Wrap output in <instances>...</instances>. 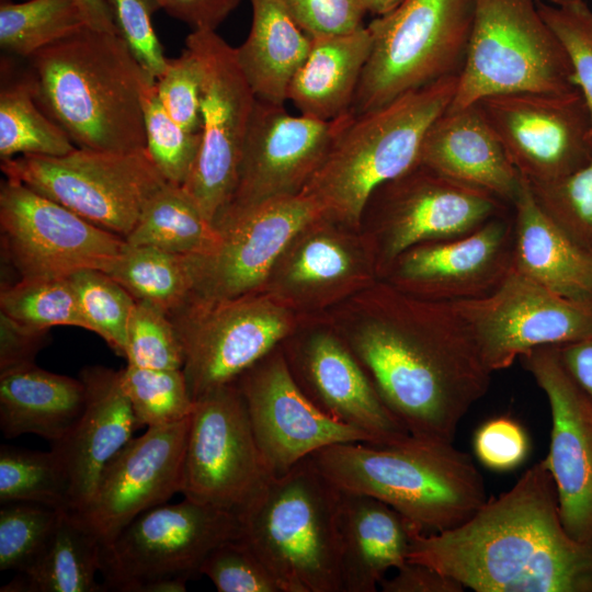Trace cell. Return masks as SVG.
<instances>
[{
	"label": "cell",
	"instance_id": "cell-1",
	"mask_svg": "<svg viewBox=\"0 0 592 592\" xmlns=\"http://www.w3.org/2000/svg\"><path fill=\"white\" fill-rule=\"evenodd\" d=\"M408 561L476 592H592V543L563 527L544 459L459 526L436 533L414 527Z\"/></svg>",
	"mask_w": 592,
	"mask_h": 592
},
{
	"label": "cell",
	"instance_id": "cell-2",
	"mask_svg": "<svg viewBox=\"0 0 592 592\" xmlns=\"http://www.w3.org/2000/svg\"><path fill=\"white\" fill-rule=\"evenodd\" d=\"M378 305L349 345L411 436L453 443L460 420L488 391L492 372L451 304L394 287Z\"/></svg>",
	"mask_w": 592,
	"mask_h": 592
},
{
	"label": "cell",
	"instance_id": "cell-3",
	"mask_svg": "<svg viewBox=\"0 0 592 592\" xmlns=\"http://www.w3.org/2000/svg\"><path fill=\"white\" fill-rule=\"evenodd\" d=\"M29 60L39 107L76 147L146 149L141 92L151 77L118 34L84 25Z\"/></svg>",
	"mask_w": 592,
	"mask_h": 592
},
{
	"label": "cell",
	"instance_id": "cell-4",
	"mask_svg": "<svg viewBox=\"0 0 592 592\" xmlns=\"http://www.w3.org/2000/svg\"><path fill=\"white\" fill-rule=\"evenodd\" d=\"M310 457L339 490L376 498L424 533L459 526L487 501L480 471L453 443H338Z\"/></svg>",
	"mask_w": 592,
	"mask_h": 592
},
{
	"label": "cell",
	"instance_id": "cell-5",
	"mask_svg": "<svg viewBox=\"0 0 592 592\" xmlns=\"http://www.w3.org/2000/svg\"><path fill=\"white\" fill-rule=\"evenodd\" d=\"M458 75L407 92L372 111L351 114L303 194L323 219L361 223L373 192L418 162L424 136L451 105Z\"/></svg>",
	"mask_w": 592,
	"mask_h": 592
},
{
	"label": "cell",
	"instance_id": "cell-6",
	"mask_svg": "<svg viewBox=\"0 0 592 592\" xmlns=\"http://www.w3.org/2000/svg\"><path fill=\"white\" fill-rule=\"evenodd\" d=\"M341 491L307 457L239 512L242 537L282 592H342Z\"/></svg>",
	"mask_w": 592,
	"mask_h": 592
},
{
	"label": "cell",
	"instance_id": "cell-7",
	"mask_svg": "<svg viewBox=\"0 0 592 592\" xmlns=\"http://www.w3.org/2000/svg\"><path fill=\"white\" fill-rule=\"evenodd\" d=\"M537 0H474L473 24L451 109L496 94L578 89L568 55Z\"/></svg>",
	"mask_w": 592,
	"mask_h": 592
},
{
	"label": "cell",
	"instance_id": "cell-8",
	"mask_svg": "<svg viewBox=\"0 0 592 592\" xmlns=\"http://www.w3.org/2000/svg\"><path fill=\"white\" fill-rule=\"evenodd\" d=\"M474 0H403L368 27L373 47L351 106L358 115L446 77L459 75Z\"/></svg>",
	"mask_w": 592,
	"mask_h": 592
},
{
	"label": "cell",
	"instance_id": "cell-9",
	"mask_svg": "<svg viewBox=\"0 0 592 592\" xmlns=\"http://www.w3.org/2000/svg\"><path fill=\"white\" fill-rule=\"evenodd\" d=\"M242 535L239 513L184 498L134 519L102 547L101 573L109 590L184 592L207 555Z\"/></svg>",
	"mask_w": 592,
	"mask_h": 592
},
{
	"label": "cell",
	"instance_id": "cell-10",
	"mask_svg": "<svg viewBox=\"0 0 592 592\" xmlns=\"http://www.w3.org/2000/svg\"><path fill=\"white\" fill-rule=\"evenodd\" d=\"M0 167L5 178L124 239L167 182L146 149L111 152L76 147L58 157L18 156Z\"/></svg>",
	"mask_w": 592,
	"mask_h": 592
},
{
	"label": "cell",
	"instance_id": "cell-11",
	"mask_svg": "<svg viewBox=\"0 0 592 592\" xmlns=\"http://www.w3.org/2000/svg\"><path fill=\"white\" fill-rule=\"evenodd\" d=\"M185 45L200 59L204 76L201 147L182 187L214 224L234 195L257 98L238 64L236 48L216 31H192Z\"/></svg>",
	"mask_w": 592,
	"mask_h": 592
},
{
	"label": "cell",
	"instance_id": "cell-12",
	"mask_svg": "<svg viewBox=\"0 0 592 592\" xmlns=\"http://www.w3.org/2000/svg\"><path fill=\"white\" fill-rule=\"evenodd\" d=\"M180 337L193 400L234 383L277 349L293 325L287 309L254 293L226 299L191 298L170 315Z\"/></svg>",
	"mask_w": 592,
	"mask_h": 592
},
{
	"label": "cell",
	"instance_id": "cell-13",
	"mask_svg": "<svg viewBox=\"0 0 592 592\" xmlns=\"http://www.w3.org/2000/svg\"><path fill=\"white\" fill-rule=\"evenodd\" d=\"M0 232L2 254L18 280L105 271L126 244L124 238L8 178L0 185Z\"/></svg>",
	"mask_w": 592,
	"mask_h": 592
},
{
	"label": "cell",
	"instance_id": "cell-14",
	"mask_svg": "<svg viewBox=\"0 0 592 592\" xmlns=\"http://www.w3.org/2000/svg\"><path fill=\"white\" fill-rule=\"evenodd\" d=\"M272 477L236 384L195 400L184 456V498L239 513Z\"/></svg>",
	"mask_w": 592,
	"mask_h": 592
},
{
	"label": "cell",
	"instance_id": "cell-15",
	"mask_svg": "<svg viewBox=\"0 0 592 592\" xmlns=\"http://www.w3.org/2000/svg\"><path fill=\"white\" fill-rule=\"evenodd\" d=\"M365 209L375 219L378 263L388 270L408 249L467 235L512 207L483 190L417 163L378 186Z\"/></svg>",
	"mask_w": 592,
	"mask_h": 592
},
{
	"label": "cell",
	"instance_id": "cell-16",
	"mask_svg": "<svg viewBox=\"0 0 592 592\" xmlns=\"http://www.w3.org/2000/svg\"><path fill=\"white\" fill-rule=\"evenodd\" d=\"M323 219L319 206L303 193L270 198L216 217L215 247L194 255L192 298H235L258 291L271 276L292 241Z\"/></svg>",
	"mask_w": 592,
	"mask_h": 592
},
{
	"label": "cell",
	"instance_id": "cell-17",
	"mask_svg": "<svg viewBox=\"0 0 592 592\" xmlns=\"http://www.w3.org/2000/svg\"><path fill=\"white\" fill-rule=\"evenodd\" d=\"M449 304L492 373L535 348L592 337V305L563 297L515 270L489 295Z\"/></svg>",
	"mask_w": 592,
	"mask_h": 592
},
{
	"label": "cell",
	"instance_id": "cell-18",
	"mask_svg": "<svg viewBox=\"0 0 592 592\" xmlns=\"http://www.w3.org/2000/svg\"><path fill=\"white\" fill-rule=\"evenodd\" d=\"M476 103L528 183L563 178L592 161L590 114L579 89L496 94Z\"/></svg>",
	"mask_w": 592,
	"mask_h": 592
},
{
	"label": "cell",
	"instance_id": "cell-19",
	"mask_svg": "<svg viewBox=\"0 0 592 592\" xmlns=\"http://www.w3.org/2000/svg\"><path fill=\"white\" fill-rule=\"evenodd\" d=\"M266 468L281 476L319 449L338 444H373L365 433L320 410L295 380L275 349L235 382Z\"/></svg>",
	"mask_w": 592,
	"mask_h": 592
},
{
	"label": "cell",
	"instance_id": "cell-20",
	"mask_svg": "<svg viewBox=\"0 0 592 592\" xmlns=\"http://www.w3.org/2000/svg\"><path fill=\"white\" fill-rule=\"evenodd\" d=\"M350 115L351 112L322 121L292 115L284 105L257 99L242 147L237 185L225 208L301 193Z\"/></svg>",
	"mask_w": 592,
	"mask_h": 592
},
{
	"label": "cell",
	"instance_id": "cell-21",
	"mask_svg": "<svg viewBox=\"0 0 592 592\" xmlns=\"http://www.w3.org/2000/svg\"><path fill=\"white\" fill-rule=\"evenodd\" d=\"M520 360L549 402L550 444L544 460L561 522L572 538L592 543V400L563 366L557 345L535 348Z\"/></svg>",
	"mask_w": 592,
	"mask_h": 592
},
{
	"label": "cell",
	"instance_id": "cell-22",
	"mask_svg": "<svg viewBox=\"0 0 592 592\" xmlns=\"http://www.w3.org/2000/svg\"><path fill=\"white\" fill-rule=\"evenodd\" d=\"M513 214L497 216L455 238L426 241L387 270L395 288L415 298L456 303L496 291L513 270Z\"/></svg>",
	"mask_w": 592,
	"mask_h": 592
},
{
	"label": "cell",
	"instance_id": "cell-23",
	"mask_svg": "<svg viewBox=\"0 0 592 592\" xmlns=\"http://www.w3.org/2000/svg\"><path fill=\"white\" fill-rule=\"evenodd\" d=\"M190 417L147 428L107 464L91 501L79 512L102 547L138 515L182 491Z\"/></svg>",
	"mask_w": 592,
	"mask_h": 592
},
{
	"label": "cell",
	"instance_id": "cell-24",
	"mask_svg": "<svg viewBox=\"0 0 592 592\" xmlns=\"http://www.w3.org/2000/svg\"><path fill=\"white\" fill-rule=\"evenodd\" d=\"M283 353L299 387L332 419L365 433L374 445H396L411 437L351 346L335 335L317 332Z\"/></svg>",
	"mask_w": 592,
	"mask_h": 592
},
{
	"label": "cell",
	"instance_id": "cell-25",
	"mask_svg": "<svg viewBox=\"0 0 592 592\" xmlns=\"http://www.w3.org/2000/svg\"><path fill=\"white\" fill-rule=\"evenodd\" d=\"M79 378L86 388L83 411L70 431L52 443L67 479L69 509L78 512L91 501L107 464L140 428L119 371L87 366Z\"/></svg>",
	"mask_w": 592,
	"mask_h": 592
},
{
	"label": "cell",
	"instance_id": "cell-26",
	"mask_svg": "<svg viewBox=\"0 0 592 592\" xmlns=\"http://www.w3.org/2000/svg\"><path fill=\"white\" fill-rule=\"evenodd\" d=\"M512 207L523 178L477 103L449 106L429 127L418 162Z\"/></svg>",
	"mask_w": 592,
	"mask_h": 592
},
{
	"label": "cell",
	"instance_id": "cell-27",
	"mask_svg": "<svg viewBox=\"0 0 592 592\" xmlns=\"http://www.w3.org/2000/svg\"><path fill=\"white\" fill-rule=\"evenodd\" d=\"M339 527L342 592H375L388 570L408 561L417 526L376 498L341 491Z\"/></svg>",
	"mask_w": 592,
	"mask_h": 592
},
{
	"label": "cell",
	"instance_id": "cell-28",
	"mask_svg": "<svg viewBox=\"0 0 592 592\" xmlns=\"http://www.w3.org/2000/svg\"><path fill=\"white\" fill-rule=\"evenodd\" d=\"M512 214L513 270L563 297L592 305V254L546 215L524 179Z\"/></svg>",
	"mask_w": 592,
	"mask_h": 592
},
{
	"label": "cell",
	"instance_id": "cell-29",
	"mask_svg": "<svg viewBox=\"0 0 592 592\" xmlns=\"http://www.w3.org/2000/svg\"><path fill=\"white\" fill-rule=\"evenodd\" d=\"M84 403L80 378L34 363L0 372V429L7 439L31 433L55 443L77 422Z\"/></svg>",
	"mask_w": 592,
	"mask_h": 592
},
{
	"label": "cell",
	"instance_id": "cell-30",
	"mask_svg": "<svg viewBox=\"0 0 592 592\" xmlns=\"http://www.w3.org/2000/svg\"><path fill=\"white\" fill-rule=\"evenodd\" d=\"M373 47L368 25L343 35L311 38L310 50L287 92L299 114L332 121L350 112Z\"/></svg>",
	"mask_w": 592,
	"mask_h": 592
},
{
	"label": "cell",
	"instance_id": "cell-31",
	"mask_svg": "<svg viewBox=\"0 0 592 592\" xmlns=\"http://www.w3.org/2000/svg\"><path fill=\"white\" fill-rule=\"evenodd\" d=\"M249 1L252 23L248 37L236 48L238 64L258 100L284 105L311 38L281 0Z\"/></svg>",
	"mask_w": 592,
	"mask_h": 592
},
{
	"label": "cell",
	"instance_id": "cell-32",
	"mask_svg": "<svg viewBox=\"0 0 592 592\" xmlns=\"http://www.w3.org/2000/svg\"><path fill=\"white\" fill-rule=\"evenodd\" d=\"M102 543L78 511L61 510L34 561L1 592H98Z\"/></svg>",
	"mask_w": 592,
	"mask_h": 592
},
{
	"label": "cell",
	"instance_id": "cell-33",
	"mask_svg": "<svg viewBox=\"0 0 592 592\" xmlns=\"http://www.w3.org/2000/svg\"><path fill=\"white\" fill-rule=\"evenodd\" d=\"M76 148L67 134L39 107L29 68L13 76L1 60L0 159L24 155L58 157Z\"/></svg>",
	"mask_w": 592,
	"mask_h": 592
},
{
	"label": "cell",
	"instance_id": "cell-34",
	"mask_svg": "<svg viewBox=\"0 0 592 592\" xmlns=\"http://www.w3.org/2000/svg\"><path fill=\"white\" fill-rule=\"evenodd\" d=\"M103 272L136 300L152 304L169 316L186 305L194 295V255L126 243Z\"/></svg>",
	"mask_w": 592,
	"mask_h": 592
},
{
	"label": "cell",
	"instance_id": "cell-35",
	"mask_svg": "<svg viewBox=\"0 0 592 592\" xmlns=\"http://www.w3.org/2000/svg\"><path fill=\"white\" fill-rule=\"evenodd\" d=\"M218 231L181 185L166 182L149 200L126 236L130 246H148L184 255L209 252Z\"/></svg>",
	"mask_w": 592,
	"mask_h": 592
},
{
	"label": "cell",
	"instance_id": "cell-36",
	"mask_svg": "<svg viewBox=\"0 0 592 592\" xmlns=\"http://www.w3.org/2000/svg\"><path fill=\"white\" fill-rule=\"evenodd\" d=\"M86 24L76 0L2 1L0 46L10 55L30 58Z\"/></svg>",
	"mask_w": 592,
	"mask_h": 592
},
{
	"label": "cell",
	"instance_id": "cell-37",
	"mask_svg": "<svg viewBox=\"0 0 592 592\" xmlns=\"http://www.w3.org/2000/svg\"><path fill=\"white\" fill-rule=\"evenodd\" d=\"M321 220L303 230L287 247L273 272L285 288L310 291L348 278L355 267L349 246L321 228ZM271 274V275H272Z\"/></svg>",
	"mask_w": 592,
	"mask_h": 592
},
{
	"label": "cell",
	"instance_id": "cell-38",
	"mask_svg": "<svg viewBox=\"0 0 592 592\" xmlns=\"http://www.w3.org/2000/svg\"><path fill=\"white\" fill-rule=\"evenodd\" d=\"M0 314L38 332L57 326L87 330L69 277L21 278L2 284Z\"/></svg>",
	"mask_w": 592,
	"mask_h": 592
},
{
	"label": "cell",
	"instance_id": "cell-39",
	"mask_svg": "<svg viewBox=\"0 0 592 592\" xmlns=\"http://www.w3.org/2000/svg\"><path fill=\"white\" fill-rule=\"evenodd\" d=\"M30 502L69 509L64 469L50 449L0 448V503Z\"/></svg>",
	"mask_w": 592,
	"mask_h": 592
},
{
	"label": "cell",
	"instance_id": "cell-40",
	"mask_svg": "<svg viewBox=\"0 0 592 592\" xmlns=\"http://www.w3.org/2000/svg\"><path fill=\"white\" fill-rule=\"evenodd\" d=\"M122 387L140 426H162L187 419L194 409L183 369L145 368L126 364Z\"/></svg>",
	"mask_w": 592,
	"mask_h": 592
},
{
	"label": "cell",
	"instance_id": "cell-41",
	"mask_svg": "<svg viewBox=\"0 0 592 592\" xmlns=\"http://www.w3.org/2000/svg\"><path fill=\"white\" fill-rule=\"evenodd\" d=\"M69 277L87 330L98 334L119 356H125L128 321L136 299L103 271L86 269Z\"/></svg>",
	"mask_w": 592,
	"mask_h": 592
},
{
	"label": "cell",
	"instance_id": "cell-42",
	"mask_svg": "<svg viewBox=\"0 0 592 592\" xmlns=\"http://www.w3.org/2000/svg\"><path fill=\"white\" fill-rule=\"evenodd\" d=\"M146 150L163 179L183 185L201 147V133H193L171 118L161 104L156 80L149 78L141 92Z\"/></svg>",
	"mask_w": 592,
	"mask_h": 592
},
{
	"label": "cell",
	"instance_id": "cell-43",
	"mask_svg": "<svg viewBox=\"0 0 592 592\" xmlns=\"http://www.w3.org/2000/svg\"><path fill=\"white\" fill-rule=\"evenodd\" d=\"M528 185L546 215L592 254V161L563 178Z\"/></svg>",
	"mask_w": 592,
	"mask_h": 592
},
{
	"label": "cell",
	"instance_id": "cell-44",
	"mask_svg": "<svg viewBox=\"0 0 592 592\" xmlns=\"http://www.w3.org/2000/svg\"><path fill=\"white\" fill-rule=\"evenodd\" d=\"M124 358L138 367L183 369V346L168 312L136 300L127 326Z\"/></svg>",
	"mask_w": 592,
	"mask_h": 592
},
{
	"label": "cell",
	"instance_id": "cell-45",
	"mask_svg": "<svg viewBox=\"0 0 592 592\" xmlns=\"http://www.w3.org/2000/svg\"><path fill=\"white\" fill-rule=\"evenodd\" d=\"M61 510L30 502L2 504L0 570L23 572L43 549Z\"/></svg>",
	"mask_w": 592,
	"mask_h": 592
},
{
	"label": "cell",
	"instance_id": "cell-46",
	"mask_svg": "<svg viewBox=\"0 0 592 592\" xmlns=\"http://www.w3.org/2000/svg\"><path fill=\"white\" fill-rule=\"evenodd\" d=\"M537 4L568 55L576 84L589 110L592 141V10L585 0L567 4L538 1Z\"/></svg>",
	"mask_w": 592,
	"mask_h": 592
},
{
	"label": "cell",
	"instance_id": "cell-47",
	"mask_svg": "<svg viewBox=\"0 0 592 592\" xmlns=\"http://www.w3.org/2000/svg\"><path fill=\"white\" fill-rule=\"evenodd\" d=\"M201 574L219 592H282L273 573L242 536L216 546L204 559Z\"/></svg>",
	"mask_w": 592,
	"mask_h": 592
},
{
	"label": "cell",
	"instance_id": "cell-48",
	"mask_svg": "<svg viewBox=\"0 0 592 592\" xmlns=\"http://www.w3.org/2000/svg\"><path fill=\"white\" fill-rule=\"evenodd\" d=\"M203 68L193 50L168 58L164 71L156 79V89L167 113L183 128L201 133Z\"/></svg>",
	"mask_w": 592,
	"mask_h": 592
},
{
	"label": "cell",
	"instance_id": "cell-49",
	"mask_svg": "<svg viewBox=\"0 0 592 592\" xmlns=\"http://www.w3.org/2000/svg\"><path fill=\"white\" fill-rule=\"evenodd\" d=\"M117 34L125 41L144 70L155 80L168 62L153 24V14L161 9L160 0H104Z\"/></svg>",
	"mask_w": 592,
	"mask_h": 592
},
{
	"label": "cell",
	"instance_id": "cell-50",
	"mask_svg": "<svg viewBox=\"0 0 592 592\" xmlns=\"http://www.w3.org/2000/svg\"><path fill=\"white\" fill-rule=\"evenodd\" d=\"M477 459L493 471H510L527 458L531 442L526 430L516 420L501 415L483 422L473 439Z\"/></svg>",
	"mask_w": 592,
	"mask_h": 592
},
{
	"label": "cell",
	"instance_id": "cell-51",
	"mask_svg": "<svg viewBox=\"0 0 592 592\" xmlns=\"http://www.w3.org/2000/svg\"><path fill=\"white\" fill-rule=\"evenodd\" d=\"M281 1L310 38L349 34L364 26L366 11L357 0Z\"/></svg>",
	"mask_w": 592,
	"mask_h": 592
},
{
	"label": "cell",
	"instance_id": "cell-52",
	"mask_svg": "<svg viewBox=\"0 0 592 592\" xmlns=\"http://www.w3.org/2000/svg\"><path fill=\"white\" fill-rule=\"evenodd\" d=\"M47 332L25 328L0 314V372L34 363Z\"/></svg>",
	"mask_w": 592,
	"mask_h": 592
},
{
	"label": "cell",
	"instance_id": "cell-53",
	"mask_svg": "<svg viewBox=\"0 0 592 592\" xmlns=\"http://www.w3.org/2000/svg\"><path fill=\"white\" fill-rule=\"evenodd\" d=\"M383 592H463L465 587L455 579L418 562L407 561L390 578H384Z\"/></svg>",
	"mask_w": 592,
	"mask_h": 592
},
{
	"label": "cell",
	"instance_id": "cell-54",
	"mask_svg": "<svg viewBox=\"0 0 592 592\" xmlns=\"http://www.w3.org/2000/svg\"><path fill=\"white\" fill-rule=\"evenodd\" d=\"M239 2L240 0H160L161 9L193 31H216Z\"/></svg>",
	"mask_w": 592,
	"mask_h": 592
},
{
	"label": "cell",
	"instance_id": "cell-55",
	"mask_svg": "<svg viewBox=\"0 0 592 592\" xmlns=\"http://www.w3.org/2000/svg\"><path fill=\"white\" fill-rule=\"evenodd\" d=\"M557 346L563 366L592 400V337Z\"/></svg>",
	"mask_w": 592,
	"mask_h": 592
},
{
	"label": "cell",
	"instance_id": "cell-56",
	"mask_svg": "<svg viewBox=\"0 0 592 592\" xmlns=\"http://www.w3.org/2000/svg\"><path fill=\"white\" fill-rule=\"evenodd\" d=\"M86 26L91 29L116 33L112 13L104 0H76Z\"/></svg>",
	"mask_w": 592,
	"mask_h": 592
},
{
	"label": "cell",
	"instance_id": "cell-57",
	"mask_svg": "<svg viewBox=\"0 0 592 592\" xmlns=\"http://www.w3.org/2000/svg\"><path fill=\"white\" fill-rule=\"evenodd\" d=\"M366 13L383 16L394 11L403 0H357Z\"/></svg>",
	"mask_w": 592,
	"mask_h": 592
},
{
	"label": "cell",
	"instance_id": "cell-58",
	"mask_svg": "<svg viewBox=\"0 0 592 592\" xmlns=\"http://www.w3.org/2000/svg\"><path fill=\"white\" fill-rule=\"evenodd\" d=\"M579 1H584V0H549V2L554 4H567V3H573V2H579Z\"/></svg>",
	"mask_w": 592,
	"mask_h": 592
},
{
	"label": "cell",
	"instance_id": "cell-59",
	"mask_svg": "<svg viewBox=\"0 0 592 592\" xmlns=\"http://www.w3.org/2000/svg\"><path fill=\"white\" fill-rule=\"evenodd\" d=\"M2 1H12V0H1V2H2ZM22 1H24V0H22Z\"/></svg>",
	"mask_w": 592,
	"mask_h": 592
},
{
	"label": "cell",
	"instance_id": "cell-60",
	"mask_svg": "<svg viewBox=\"0 0 592 592\" xmlns=\"http://www.w3.org/2000/svg\"><path fill=\"white\" fill-rule=\"evenodd\" d=\"M537 1H542V0H537Z\"/></svg>",
	"mask_w": 592,
	"mask_h": 592
}]
</instances>
